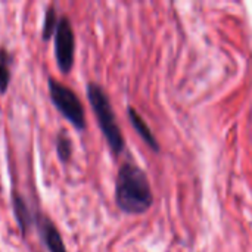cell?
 <instances>
[{
	"mask_svg": "<svg viewBox=\"0 0 252 252\" xmlns=\"http://www.w3.org/2000/svg\"><path fill=\"white\" fill-rule=\"evenodd\" d=\"M127 115H128V120H130L133 128H134L136 133L142 137V140H143L154 152H159V143H158L155 134L152 133V130L149 128V126L146 124V121L142 118V115H140L133 106H128V108H127Z\"/></svg>",
	"mask_w": 252,
	"mask_h": 252,
	"instance_id": "7",
	"label": "cell"
},
{
	"mask_svg": "<svg viewBox=\"0 0 252 252\" xmlns=\"http://www.w3.org/2000/svg\"><path fill=\"white\" fill-rule=\"evenodd\" d=\"M55 149H56V157L62 164H68L72 158L74 154V146L71 137L66 134L65 130H61L56 137H55Z\"/></svg>",
	"mask_w": 252,
	"mask_h": 252,
	"instance_id": "8",
	"label": "cell"
},
{
	"mask_svg": "<svg viewBox=\"0 0 252 252\" xmlns=\"http://www.w3.org/2000/svg\"><path fill=\"white\" fill-rule=\"evenodd\" d=\"M34 224H35L37 232L40 235V239L43 241L47 251L68 252L59 229L56 227V224L53 223V220L47 214H44L41 211H37L35 219H34Z\"/></svg>",
	"mask_w": 252,
	"mask_h": 252,
	"instance_id": "5",
	"label": "cell"
},
{
	"mask_svg": "<svg viewBox=\"0 0 252 252\" xmlns=\"http://www.w3.org/2000/svg\"><path fill=\"white\" fill-rule=\"evenodd\" d=\"M86 92H87L89 103H90L93 114L96 117V121L99 124V128H100L111 152L115 157L121 155L126 148V142H124L121 128L118 126L117 115H115V111L109 100V96L106 94L105 89L94 81H90L87 84Z\"/></svg>",
	"mask_w": 252,
	"mask_h": 252,
	"instance_id": "2",
	"label": "cell"
},
{
	"mask_svg": "<svg viewBox=\"0 0 252 252\" xmlns=\"http://www.w3.org/2000/svg\"><path fill=\"white\" fill-rule=\"evenodd\" d=\"M49 97L53 106L61 112V115L78 131H84L87 127L86 111L78 94L66 84L55 80L53 77L47 78Z\"/></svg>",
	"mask_w": 252,
	"mask_h": 252,
	"instance_id": "3",
	"label": "cell"
},
{
	"mask_svg": "<svg viewBox=\"0 0 252 252\" xmlns=\"http://www.w3.org/2000/svg\"><path fill=\"white\" fill-rule=\"evenodd\" d=\"M55 38V59L59 71L68 74L74 68L75 62V34L71 19L66 15L59 16Z\"/></svg>",
	"mask_w": 252,
	"mask_h": 252,
	"instance_id": "4",
	"label": "cell"
},
{
	"mask_svg": "<svg viewBox=\"0 0 252 252\" xmlns=\"http://www.w3.org/2000/svg\"><path fill=\"white\" fill-rule=\"evenodd\" d=\"M115 204L130 216H140L149 211L154 204V193L146 173L133 162H124L115 179Z\"/></svg>",
	"mask_w": 252,
	"mask_h": 252,
	"instance_id": "1",
	"label": "cell"
},
{
	"mask_svg": "<svg viewBox=\"0 0 252 252\" xmlns=\"http://www.w3.org/2000/svg\"><path fill=\"white\" fill-rule=\"evenodd\" d=\"M58 22H59L58 10H56L55 4H49L44 10V19H43V25H41V40L43 41H49L55 35Z\"/></svg>",
	"mask_w": 252,
	"mask_h": 252,
	"instance_id": "10",
	"label": "cell"
},
{
	"mask_svg": "<svg viewBox=\"0 0 252 252\" xmlns=\"http://www.w3.org/2000/svg\"><path fill=\"white\" fill-rule=\"evenodd\" d=\"M12 55L6 47H0V94H4L10 86V78H12Z\"/></svg>",
	"mask_w": 252,
	"mask_h": 252,
	"instance_id": "9",
	"label": "cell"
},
{
	"mask_svg": "<svg viewBox=\"0 0 252 252\" xmlns=\"http://www.w3.org/2000/svg\"><path fill=\"white\" fill-rule=\"evenodd\" d=\"M10 204H12V211H13L16 226L19 229V233L22 235V238H25L28 235V232L31 230V227L34 226L35 213L31 211L28 202L25 201V198L16 189L12 190Z\"/></svg>",
	"mask_w": 252,
	"mask_h": 252,
	"instance_id": "6",
	"label": "cell"
}]
</instances>
